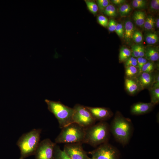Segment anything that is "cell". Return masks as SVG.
Listing matches in <instances>:
<instances>
[{"label": "cell", "mask_w": 159, "mask_h": 159, "mask_svg": "<svg viewBox=\"0 0 159 159\" xmlns=\"http://www.w3.org/2000/svg\"><path fill=\"white\" fill-rule=\"evenodd\" d=\"M132 127L131 120L124 117L118 111L116 112L110 125V132L116 141L123 145H127L129 142Z\"/></svg>", "instance_id": "obj_1"}, {"label": "cell", "mask_w": 159, "mask_h": 159, "mask_svg": "<svg viewBox=\"0 0 159 159\" xmlns=\"http://www.w3.org/2000/svg\"><path fill=\"white\" fill-rule=\"evenodd\" d=\"M110 125L105 121L99 122L85 128L83 143L94 147L108 142L110 136Z\"/></svg>", "instance_id": "obj_2"}, {"label": "cell", "mask_w": 159, "mask_h": 159, "mask_svg": "<svg viewBox=\"0 0 159 159\" xmlns=\"http://www.w3.org/2000/svg\"><path fill=\"white\" fill-rule=\"evenodd\" d=\"M41 132V129H34L19 138L16 143L20 150L19 159H24L35 155L40 142Z\"/></svg>", "instance_id": "obj_3"}, {"label": "cell", "mask_w": 159, "mask_h": 159, "mask_svg": "<svg viewBox=\"0 0 159 159\" xmlns=\"http://www.w3.org/2000/svg\"><path fill=\"white\" fill-rule=\"evenodd\" d=\"M45 102L47 105L48 110L57 120L60 129L73 122V108L65 105L59 101L46 99Z\"/></svg>", "instance_id": "obj_4"}, {"label": "cell", "mask_w": 159, "mask_h": 159, "mask_svg": "<svg viewBox=\"0 0 159 159\" xmlns=\"http://www.w3.org/2000/svg\"><path fill=\"white\" fill-rule=\"evenodd\" d=\"M59 135L55 140L56 143H68L82 142L85 128L78 124L72 123L61 129Z\"/></svg>", "instance_id": "obj_5"}, {"label": "cell", "mask_w": 159, "mask_h": 159, "mask_svg": "<svg viewBox=\"0 0 159 159\" xmlns=\"http://www.w3.org/2000/svg\"><path fill=\"white\" fill-rule=\"evenodd\" d=\"M73 109V122L76 123L85 128L95 124L96 121L86 106L77 104L74 106Z\"/></svg>", "instance_id": "obj_6"}, {"label": "cell", "mask_w": 159, "mask_h": 159, "mask_svg": "<svg viewBox=\"0 0 159 159\" xmlns=\"http://www.w3.org/2000/svg\"><path fill=\"white\" fill-rule=\"evenodd\" d=\"M88 153L91 154L94 159H120L119 151L108 142L100 145Z\"/></svg>", "instance_id": "obj_7"}, {"label": "cell", "mask_w": 159, "mask_h": 159, "mask_svg": "<svg viewBox=\"0 0 159 159\" xmlns=\"http://www.w3.org/2000/svg\"><path fill=\"white\" fill-rule=\"evenodd\" d=\"M56 144L49 138L40 142L34 155L35 159H54V150Z\"/></svg>", "instance_id": "obj_8"}, {"label": "cell", "mask_w": 159, "mask_h": 159, "mask_svg": "<svg viewBox=\"0 0 159 159\" xmlns=\"http://www.w3.org/2000/svg\"><path fill=\"white\" fill-rule=\"evenodd\" d=\"M81 143L65 144L63 151L72 159H87V153L85 151Z\"/></svg>", "instance_id": "obj_9"}, {"label": "cell", "mask_w": 159, "mask_h": 159, "mask_svg": "<svg viewBox=\"0 0 159 159\" xmlns=\"http://www.w3.org/2000/svg\"><path fill=\"white\" fill-rule=\"evenodd\" d=\"M86 107L96 121H105L110 119L113 115V112L108 108L87 106Z\"/></svg>", "instance_id": "obj_10"}, {"label": "cell", "mask_w": 159, "mask_h": 159, "mask_svg": "<svg viewBox=\"0 0 159 159\" xmlns=\"http://www.w3.org/2000/svg\"><path fill=\"white\" fill-rule=\"evenodd\" d=\"M155 105L151 102H138L133 104L131 107L130 112L134 115H140L150 112Z\"/></svg>", "instance_id": "obj_11"}, {"label": "cell", "mask_w": 159, "mask_h": 159, "mask_svg": "<svg viewBox=\"0 0 159 159\" xmlns=\"http://www.w3.org/2000/svg\"><path fill=\"white\" fill-rule=\"evenodd\" d=\"M125 85L126 91L131 95H134L143 90L137 78H125Z\"/></svg>", "instance_id": "obj_12"}, {"label": "cell", "mask_w": 159, "mask_h": 159, "mask_svg": "<svg viewBox=\"0 0 159 159\" xmlns=\"http://www.w3.org/2000/svg\"><path fill=\"white\" fill-rule=\"evenodd\" d=\"M137 78L143 89H149L152 87L154 82V75L152 72H142Z\"/></svg>", "instance_id": "obj_13"}, {"label": "cell", "mask_w": 159, "mask_h": 159, "mask_svg": "<svg viewBox=\"0 0 159 159\" xmlns=\"http://www.w3.org/2000/svg\"><path fill=\"white\" fill-rule=\"evenodd\" d=\"M124 27V37L127 42H129L132 39L135 32L133 24L131 21H126Z\"/></svg>", "instance_id": "obj_14"}, {"label": "cell", "mask_w": 159, "mask_h": 159, "mask_svg": "<svg viewBox=\"0 0 159 159\" xmlns=\"http://www.w3.org/2000/svg\"><path fill=\"white\" fill-rule=\"evenodd\" d=\"M145 56L146 59L152 61L158 60L159 54L158 51L155 49L150 48L145 50Z\"/></svg>", "instance_id": "obj_15"}, {"label": "cell", "mask_w": 159, "mask_h": 159, "mask_svg": "<svg viewBox=\"0 0 159 159\" xmlns=\"http://www.w3.org/2000/svg\"><path fill=\"white\" fill-rule=\"evenodd\" d=\"M133 19L136 25L142 26L144 25L146 19L145 13L141 11H136L133 15Z\"/></svg>", "instance_id": "obj_16"}, {"label": "cell", "mask_w": 159, "mask_h": 159, "mask_svg": "<svg viewBox=\"0 0 159 159\" xmlns=\"http://www.w3.org/2000/svg\"><path fill=\"white\" fill-rule=\"evenodd\" d=\"M125 78H137L139 74L137 67L130 66L126 67L125 72Z\"/></svg>", "instance_id": "obj_17"}, {"label": "cell", "mask_w": 159, "mask_h": 159, "mask_svg": "<svg viewBox=\"0 0 159 159\" xmlns=\"http://www.w3.org/2000/svg\"><path fill=\"white\" fill-rule=\"evenodd\" d=\"M151 102L155 105L159 102V87H152L149 89Z\"/></svg>", "instance_id": "obj_18"}, {"label": "cell", "mask_w": 159, "mask_h": 159, "mask_svg": "<svg viewBox=\"0 0 159 159\" xmlns=\"http://www.w3.org/2000/svg\"><path fill=\"white\" fill-rule=\"evenodd\" d=\"M54 159H72L68 156L60 148L59 146L56 144L54 148Z\"/></svg>", "instance_id": "obj_19"}, {"label": "cell", "mask_w": 159, "mask_h": 159, "mask_svg": "<svg viewBox=\"0 0 159 159\" xmlns=\"http://www.w3.org/2000/svg\"><path fill=\"white\" fill-rule=\"evenodd\" d=\"M131 55V50L126 47H122L120 50L119 60L120 62H125Z\"/></svg>", "instance_id": "obj_20"}, {"label": "cell", "mask_w": 159, "mask_h": 159, "mask_svg": "<svg viewBox=\"0 0 159 159\" xmlns=\"http://www.w3.org/2000/svg\"><path fill=\"white\" fill-rule=\"evenodd\" d=\"M155 23L154 18L152 16H149L145 19L143 25L146 30H151L154 28Z\"/></svg>", "instance_id": "obj_21"}, {"label": "cell", "mask_w": 159, "mask_h": 159, "mask_svg": "<svg viewBox=\"0 0 159 159\" xmlns=\"http://www.w3.org/2000/svg\"><path fill=\"white\" fill-rule=\"evenodd\" d=\"M131 10V6L128 4H125L121 5L119 8V12L122 16L127 15Z\"/></svg>", "instance_id": "obj_22"}, {"label": "cell", "mask_w": 159, "mask_h": 159, "mask_svg": "<svg viewBox=\"0 0 159 159\" xmlns=\"http://www.w3.org/2000/svg\"><path fill=\"white\" fill-rule=\"evenodd\" d=\"M158 37L155 33H150L148 34L145 37V40L147 43L152 44L157 43L158 40Z\"/></svg>", "instance_id": "obj_23"}, {"label": "cell", "mask_w": 159, "mask_h": 159, "mask_svg": "<svg viewBox=\"0 0 159 159\" xmlns=\"http://www.w3.org/2000/svg\"><path fill=\"white\" fill-rule=\"evenodd\" d=\"M87 7L89 11L94 14H96L98 9L97 4L94 1L85 0Z\"/></svg>", "instance_id": "obj_24"}, {"label": "cell", "mask_w": 159, "mask_h": 159, "mask_svg": "<svg viewBox=\"0 0 159 159\" xmlns=\"http://www.w3.org/2000/svg\"><path fill=\"white\" fill-rule=\"evenodd\" d=\"M104 13L108 16H117V11L115 6L112 4L108 5L104 10Z\"/></svg>", "instance_id": "obj_25"}, {"label": "cell", "mask_w": 159, "mask_h": 159, "mask_svg": "<svg viewBox=\"0 0 159 159\" xmlns=\"http://www.w3.org/2000/svg\"><path fill=\"white\" fill-rule=\"evenodd\" d=\"M154 69L153 63L151 62H147L143 66L141 70L142 72L151 73L153 72Z\"/></svg>", "instance_id": "obj_26"}, {"label": "cell", "mask_w": 159, "mask_h": 159, "mask_svg": "<svg viewBox=\"0 0 159 159\" xmlns=\"http://www.w3.org/2000/svg\"><path fill=\"white\" fill-rule=\"evenodd\" d=\"M132 5L133 7L135 8L142 9L145 7L146 1L143 0H134L132 1Z\"/></svg>", "instance_id": "obj_27"}, {"label": "cell", "mask_w": 159, "mask_h": 159, "mask_svg": "<svg viewBox=\"0 0 159 159\" xmlns=\"http://www.w3.org/2000/svg\"><path fill=\"white\" fill-rule=\"evenodd\" d=\"M137 59L133 57H130L125 62V65L126 67L130 66L137 67Z\"/></svg>", "instance_id": "obj_28"}, {"label": "cell", "mask_w": 159, "mask_h": 159, "mask_svg": "<svg viewBox=\"0 0 159 159\" xmlns=\"http://www.w3.org/2000/svg\"><path fill=\"white\" fill-rule=\"evenodd\" d=\"M97 3L98 8L101 10H103L109 4L110 1L108 0H98Z\"/></svg>", "instance_id": "obj_29"}, {"label": "cell", "mask_w": 159, "mask_h": 159, "mask_svg": "<svg viewBox=\"0 0 159 159\" xmlns=\"http://www.w3.org/2000/svg\"><path fill=\"white\" fill-rule=\"evenodd\" d=\"M115 31L117 35L121 37H124V28L121 23L117 24Z\"/></svg>", "instance_id": "obj_30"}, {"label": "cell", "mask_w": 159, "mask_h": 159, "mask_svg": "<svg viewBox=\"0 0 159 159\" xmlns=\"http://www.w3.org/2000/svg\"><path fill=\"white\" fill-rule=\"evenodd\" d=\"M147 62V60L146 59L143 57H138L137 59V67L139 71V74L141 73L142 69L143 66Z\"/></svg>", "instance_id": "obj_31"}, {"label": "cell", "mask_w": 159, "mask_h": 159, "mask_svg": "<svg viewBox=\"0 0 159 159\" xmlns=\"http://www.w3.org/2000/svg\"><path fill=\"white\" fill-rule=\"evenodd\" d=\"M132 39L137 43L141 42L143 40V36L141 33L139 31H135Z\"/></svg>", "instance_id": "obj_32"}, {"label": "cell", "mask_w": 159, "mask_h": 159, "mask_svg": "<svg viewBox=\"0 0 159 159\" xmlns=\"http://www.w3.org/2000/svg\"><path fill=\"white\" fill-rule=\"evenodd\" d=\"M99 23L104 27H106L108 26V19L105 16L100 15L98 16L97 18Z\"/></svg>", "instance_id": "obj_33"}, {"label": "cell", "mask_w": 159, "mask_h": 159, "mask_svg": "<svg viewBox=\"0 0 159 159\" xmlns=\"http://www.w3.org/2000/svg\"><path fill=\"white\" fill-rule=\"evenodd\" d=\"M150 9L153 11H158L159 9V0H153L150 3Z\"/></svg>", "instance_id": "obj_34"}, {"label": "cell", "mask_w": 159, "mask_h": 159, "mask_svg": "<svg viewBox=\"0 0 159 159\" xmlns=\"http://www.w3.org/2000/svg\"><path fill=\"white\" fill-rule=\"evenodd\" d=\"M117 24L115 21L113 19H111L108 22V27L109 30L111 32L115 30Z\"/></svg>", "instance_id": "obj_35"}, {"label": "cell", "mask_w": 159, "mask_h": 159, "mask_svg": "<svg viewBox=\"0 0 159 159\" xmlns=\"http://www.w3.org/2000/svg\"><path fill=\"white\" fill-rule=\"evenodd\" d=\"M131 55L134 57H139V45H135L132 47Z\"/></svg>", "instance_id": "obj_36"}, {"label": "cell", "mask_w": 159, "mask_h": 159, "mask_svg": "<svg viewBox=\"0 0 159 159\" xmlns=\"http://www.w3.org/2000/svg\"><path fill=\"white\" fill-rule=\"evenodd\" d=\"M145 50L143 47L141 45H139V57H143L145 56Z\"/></svg>", "instance_id": "obj_37"}, {"label": "cell", "mask_w": 159, "mask_h": 159, "mask_svg": "<svg viewBox=\"0 0 159 159\" xmlns=\"http://www.w3.org/2000/svg\"><path fill=\"white\" fill-rule=\"evenodd\" d=\"M112 2L116 5H120L124 3L125 1V0H112Z\"/></svg>", "instance_id": "obj_38"}, {"label": "cell", "mask_w": 159, "mask_h": 159, "mask_svg": "<svg viewBox=\"0 0 159 159\" xmlns=\"http://www.w3.org/2000/svg\"><path fill=\"white\" fill-rule=\"evenodd\" d=\"M156 26L158 28L159 27V18H157L156 21Z\"/></svg>", "instance_id": "obj_39"}, {"label": "cell", "mask_w": 159, "mask_h": 159, "mask_svg": "<svg viewBox=\"0 0 159 159\" xmlns=\"http://www.w3.org/2000/svg\"><path fill=\"white\" fill-rule=\"evenodd\" d=\"M87 159H93L92 158H89V157H88V158H87Z\"/></svg>", "instance_id": "obj_40"}]
</instances>
